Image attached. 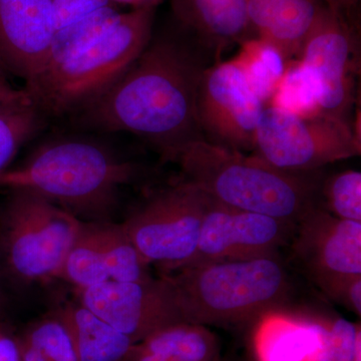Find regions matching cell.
<instances>
[{"label": "cell", "instance_id": "32", "mask_svg": "<svg viewBox=\"0 0 361 361\" xmlns=\"http://www.w3.org/2000/svg\"><path fill=\"white\" fill-rule=\"evenodd\" d=\"M20 341L21 360L23 361H49L47 357L35 348L32 344L25 341L23 336L18 337Z\"/></svg>", "mask_w": 361, "mask_h": 361}, {"label": "cell", "instance_id": "25", "mask_svg": "<svg viewBox=\"0 0 361 361\" xmlns=\"http://www.w3.org/2000/svg\"><path fill=\"white\" fill-rule=\"evenodd\" d=\"M23 337L49 361H80L71 330L56 311L30 325Z\"/></svg>", "mask_w": 361, "mask_h": 361}, {"label": "cell", "instance_id": "2", "mask_svg": "<svg viewBox=\"0 0 361 361\" xmlns=\"http://www.w3.org/2000/svg\"><path fill=\"white\" fill-rule=\"evenodd\" d=\"M139 177V166L101 142L61 137L35 149L18 168L0 173V187L39 195L80 221L106 222L121 188Z\"/></svg>", "mask_w": 361, "mask_h": 361}, {"label": "cell", "instance_id": "15", "mask_svg": "<svg viewBox=\"0 0 361 361\" xmlns=\"http://www.w3.org/2000/svg\"><path fill=\"white\" fill-rule=\"evenodd\" d=\"M251 32L286 61L298 58L325 4L322 0H246Z\"/></svg>", "mask_w": 361, "mask_h": 361}, {"label": "cell", "instance_id": "34", "mask_svg": "<svg viewBox=\"0 0 361 361\" xmlns=\"http://www.w3.org/2000/svg\"><path fill=\"white\" fill-rule=\"evenodd\" d=\"M322 1L325 6L348 16V13L357 6L360 0H322Z\"/></svg>", "mask_w": 361, "mask_h": 361}, {"label": "cell", "instance_id": "30", "mask_svg": "<svg viewBox=\"0 0 361 361\" xmlns=\"http://www.w3.org/2000/svg\"><path fill=\"white\" fill-rule=\"evenodd\" d=\"M7 73L0 68V109L35 104L27 90L16 89L7 80Z\"/></svg>", "mask_w": 361, "mask_h": 361}, {"label": "cell", "instance_id": "20", "mask_svg": "<svg viewBox=\"0 0 361 361\" xmlns=\"http://www.w3.org/2000/svg\"><path fill=\"white\" fill-rule=\"evenodd\" d=\"M240 44L241 47L233 61L266 106L283 77L287 61L264 40L253 37Z\"/></svg>", "mask_w": 361, "mask_h": 361}, {"label": "cell", "instance_id": "9", "mask_svg": "<svg viewBox=\"0 0 361 361\" xmlns=\"http://www.w3.org/2000/svg\"><path fill=\"white\" fill-rule=\"evenodd\" d=\"M265 104L232 59L207 66L197 94L196 116L203 139L236 151H253Z\"/></svg>", "mask_w": 361, "mask_h": 361}, {"label": "cell", "instance_id": "22", "mask_svg": "<svg viewBox=\"0 0 361 361\" xmlns=\"http://www.w3.org/2000/svg\"><path fill=\"white\" fill-rule=\"evenodd\" d=\"M121 13L122 11L118 6L114 4V6L104 7L85 20L54 32L44 71H42L37 80L44 73H49L61 65L66 59L71 58V56L92 44L115 23Z\"/></svg>", "mask_w": 361, "mask_h": 361}, {"label": "cell", "instance_id": "37", "mask_svg": "<svg viewBox=\"0 0 361 361\" xmlns=\"http://www.w3.org/2000/svg\"><path fill=\"white\" fill-rule=\"evenodd\" d=\"M0 68H2V70L6 71L7 73H8V71H7L6 65H4V61H2V59H0Z\"/></svg>", "mask_w": 361, "mask_h": 361}, {"label": "cell", "instance_id": "29", "mask_svg": "<svg viewBox=\"0 0 361 361\" xmlns=\"http://www.w3.org/2000/svg\"><path fill=\"white\" fill-rule=\"evenodd\" d=\"M322 288L348 310L361 315V275L338 278Z\"/></svg>", "mask_w": 361, "mask_h": 361}, {"label": "cell", "instance_id": "14", "mask_svg": "<svg viewBox=\"0 0 361 361\" xmlns=\"http://www.w3.org/2000/svg\"><path fill=\"white\" fill-rule=\"evenodd\" d=\"M54 32V0H0V59L25 87L44 71Z\"/></svg>", "mask_w": 361, "mask_h": 361}, {"label": "cell", "instance_id": "13", "mask_svg": "<svg viewBox=\"0 0 361 361\" xmlns=\"http://www.w3.org/2000/svg\"><path fill=\"white\" fill-rule=\"evenodd\" d=\"M293 249L316 283L361 275V222L341 219L317 205L297 222Z\"/></svg>", "mask_w": 361, "mask_h": 361}, {"label": "cell", "instance_id": "6", "mask_svg": "<svg viewBox=\"0 0 361 361\" xmlns=\"http://www.w3.org/2000/svg\"><path fill=\"white\" fill-rule=\"evenodd\" d=\"M80 221L27 190L11 189L0 208V255L20 281L58 279Z\"/></svg>", "mask_w": 361, "mask_h": 361}, {"label": "cell", "instance_id": "38", "mask_svg": "<svg viewBox=\"0 0 361 361\" xmlns=\"http://www.w3.org/2000/svg\"><path fill=\"white\" fill-rule=\"evenodd\" d=\"M221 361H222V360H221Z\"/></svg>", "mask_w": 361, "mask_h": 361}, {"label": "cell", "instance_id": "19", "mask_svg": "<svg viewBox=\"0 0 361 361\" xmlns=\"http://www.w3.org/2000/svg\"><path fill=\"white\" fill-rule=\"evenodd\" d=\"M58 279H63L77 289L111 281L106 270L97 222H80L77 237L66 254Z\"/></svg>", "mask_w": 361, "mask_h": 361}, {"label": "cell", "instance_id": "17", "mask_svg": "<svg viewBox=\"0 0 361 361\" xmlns=\"http://www.w3.org/2000/svg\"><path fill=\"white\" fill-rule=\"evenodd\" d=\"M56 312L71 330L80 361H126L135 345L78 301H68Z\"/></svg>", "mask_w": 361, "mask_h": 361}, {"label": "cell", "instance_id": "10", "mask_svg": "<svg viewBox=\"0 0 361 361\" xmlns=\"http://www.w3.org/2000/svg\"><path fill=\"white\" fill-rule=\"evenodd\" d=\"M356 58L348 16L323 7L297 58L314 85L323 114L345 118L355 99Z\"/></svg>", "mask_w": 361, "mask_h": 361}, {"label": "cell", "instance_id": "31", "mask_svg": "<svg viewBox=\"0 0 361 361\" xmlns=\"http://www.w3.org/2000/svg\"><path fill=\"white\" fill-rule=\"evenodd\" d=\"M0 361H23L18 336L2 325H0Z\"/></svg>", "mask_w": 361, "mask_h": 361}, {"label": "cell", "instance_id": "36", "mask_svg": "<svg viewBox=\"0 0 361 361\" xmlns=\"http://www.w3.org/2000/svg\"><path fill=\"white\" fill-rule=\"evenodd\" d=\"M4 302V291H2L1 285H0V310H1L2 305Z\"/></svg>", "mask_w": 361, "mask_h": 361}, {"label": "cell", "instance_id": "3", "mask_svg": "<svg viewBox=\"0 0 361 361\" xmlns=\"http://www.w3.org/2000/svg\"><path fill=\"white\" fill-rule=\"evenodd\" d=\"M168 161L177 164L184 180L209 198L296 225L317 205L319 185L310 173L279 170L256 155L192 140L176 149Z\"/></svg>", "mask_w": 361, "mask_h": 361}, {"label": "cell", "instance_id": "18", "mask_svg": "<svg viewBox=\"0 0 361 361\" xmlns=\"http://www.w3.org/2000/svg\"><path fill=\"white\" fill-rule=\"evenodd\" d=\"M137 348L174 361H221L219 341L205 325L179 322L159 330Z\"/></svg>", "mask_w": 361, "mask_h": 361}, {"label": "cell", "instance_id": "4", "mask_svg": "<svg viewBox=\"0 0 361 361\" xmlns=\"http://www.w3.org/2000/svg\"><path fill=\"white\" fill-rule=\"evenodd\" d=\"M185 322L232 326L257 322L287 300L290 281L277 256L227 261L165 273Z\"/></svg>", "mask_w": 361, "mask_h": 361}, {"label": "cell", "instance_id": "11", "mask_svg": "<svg viewBox=\"0 0 361 361\" xmlns=\"http://www.w3.org/2000/svg\"><path fill=\"white\" fill-rule=\"evenodd\" d=\"M77 291L78 302L135 344L185 322L174 287L164 275L142 281H108Z\"/></svg>", "mask_w": 361, "mask_h": 361}, {"label": "cell", "instance_id": "26", "mask_svg": "<svg viewBox=\"0 0 361 361\" xmlns=\"http://www.w3.org/2000/svg\"><path fill=\"white\" fill-rule=\"evenodd\" d=\"M327 209L341 219L361 222V173L348 170L332 176L323 188Z\"/></svg>", "mask_w": 361, "mask_h": 361}, {"label": "cell", "instance_id": "7", "mask_svg": "<svg viewBox=\"0 0 361 361\" xmlns=\"http://www.w3.org/2000/svg\"><path fill=\"white\" fill-rule=\"evenodd\" d=\"M253 152L279 170L311 173L360 156V137L346 118L327 114L302 116L265 106Z\"/></svg>", "mask_w": 361, "mask_h": 361}, {"label": "cell", "instance_id": "33", "mask_svg": "<svg viewBox=\"0 0 361 361\" xmlns=\"http://www.w3.org/2000/svg\"><path fill=\"white\" fill-rule=\"evenodd\" d=\"M126 361H174L169 360L164 356L155 355V353H148V351L142 350V349L137 348V344L133 346L129 356H128Z\"/></svg>", "mask_w": 361, "mask_h": 361}, {"label": "cell", "instance_id": "24", "mask_svg": "<svg viewBox=\"0 0 361 361\" xmlns=\"http://www.w3.org/2000/svg\"><path fill=\"white\" fill-rule=\"evenodd\" d=\"M266 106L302 116L323 114L314 85L297 59L287 61L283 77Z\"/></svg>", "mask_w": 361, "mask_h": 361}, {"label": "cell", "instance_id": "12", "mask_svg": "<svg viewBox=\"0 0 361 361\" xmlns=\"http://www.w3.org/2000/svg\"><path fill=\"white\" fill-rule=\"evenodd\" d=\"M294 229L288 221L232 208L208 197L196 251L180 268L277 256Z\"/></svg>", "mask_w": 361, "mask_h": 361}, {"label": "cell", "instance_id": "28", "mask_svg": "<svg viewBox=\"0 0 361 361\" xmlns=\"http://www.w3.org/2000/svg\"><path fill=\"white\" fill-rule=\"evenodd\" d=\"M114 4L111 0H54V32Z\"/></svg>", "mask_w": 361, "mask_h": 361}, {"label": "cell", "instance_id": "23", "mask_svg": "<svg viewBox=\"0 0 361 361\" xmlns=\"http://www.w3.org/2000/svg\"><path fill=\"white\" fill-rule=\"evenodd\" d=\"M47 116L35 104L0 109V173L21 147L44 129Z\"/></svg>", "mask_w": 361, "mask_h": 361}, {"label": "cell", "instance_id": "35", "mask_svg": "<svg viewBox=\"0 0 361 361\" xmlns=\"http://www.w3.org/2000/svg\"><path fill=\"white\" fill-rule=\"evenodd\" d=\"M118 6H126L132 9L142 8V7H158L163 0H111Z\"/></svg>", "mask_w": 361, "mask_h": 361}, {"label": "cell", "instance_id": "21", "mask_svg": "<svg viewBox=\"0 0 361 361\" xmlns=\"http://www.w3.org/2000/svg\"><path fill=\"white\" fill-rule=\"evenodd\" d=\"M99 243L111 281L135 282L152 278L149 264L130 241L122 223L97 222Z\"/></svg>", "mask_w": 361, "mask_h": 361}, {"label": "cell", "instance_id": "27", "mask_svg": "<svg viewBox=\"0 0 361 361\" xmlns=\"http://www.w3.org/2000/svg\"><path fill=\"white\" fill-rule=\"evenodd\" d=\"M313 361H361L360 327L343 318L332 323Z\"/></svg>", "mask_w": 361, "mask_h": 361}, {"label": "cell", "instance_id": "5", "mask_svg": "<svg viewBox=\"0 0 361 361\" xmlns=\"http://www.w3.org/2000/svg\"><path fill=\"white\" fill-rule=\"evenodd\" d=\"M157 8L121 13L92 44L25 87L35 104L47 116H63L103 94L146 49L153 37Z\"/></svg>", "mask_w": 361, "mask_h": 361}, {"label": "cell", "instance_id": "1", "mask_svg": "<svg viewBox=\"0 0 361 361\" xmlns=\"http://www.w3.org/2000/svg\"><path fill=\"white\" fill-rule=\"evenodd\" d=\"M178 30L153 33L123 77L73 113L78 123L92 130L137 135L156 147L164 161L183 145L202 137L196 103L207 66L189 35Z\"/></svg>", "mask_w": 361, "mask_h": 361}, {"label": "cell", "instance_id": "8", "mask_svg": "<svg viewBox=\"0 0 361 361\" xmlns=\"http://www.w3.org/2000/svg\"><path fill=\"white\" fill-rule=\"evenodd\" d=\"M207 202V195L183 180L157 192L122 225L149 265L173 272L196 251Z\"/></svg>", "mask_w": 361, "mask_h": 361}, {"label": "cell", "instance_id": "16", "mask_svg": "<svg viewBox=\"0 0 361 361\" xmlns=\"http://www.w3.org/2000/svg\"><path fill=\"white\" fill-rule=\"evenodd\" d=\"M170 4L177 25L218 52L250 39L246 0H170Z\"/></svg>", "mask_w": 361, "mask_h": 361}]
</instances>
